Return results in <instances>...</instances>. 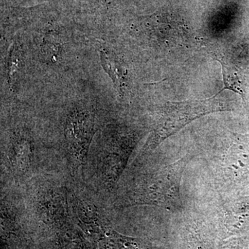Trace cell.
<instances>
[{"instance_id": "cell-1", "label": "cell", "mask_w": 249, "mask_h": 249, "mask_svg": "<svg viewBox=\"0 0 249 249\" xmlns=\"http://www.w3.org/2000/svg\"><path fill=\"white\" fill-rule=\"evenodd\" d=\"M221 92L204 100L165 103L145 145L147 150H154L160 142L201 116L230 109L227 101L219 96Z\"/></svg>"}, {"instance_id": "cell-2", "label": "cell", "mask_w": 249, "mask_h": 249, "mask_svg": "<svg viewBox=\"0 0 249 249\" xmlns=\"http://www.w3.org/2000/svg\"><path fill=\"white\" fill-rule=\"evenodd\" d=\"M183 166L181 160L165 167L152 178L139 197L141 204L156 205L175 212L181 209V180Z\"/></svg>"}, {"instance_id": "cell-3", "label": "cell", "mask_w": 249, "mask_h": 249, "mask_svg": "<svg viewBox=\"0 0 249 249\" xmlns=\"http://www.w3.org/2000/svg\"><path fill=\"white\" fill-rule=\"evenodd\" d=\"M225 226L232 233H240L249 229V197L233 201L226 209Z\"/></svg>"}, {"instance_id": "cell-4", "label": "cell", "mask_w": 249, "mask_h": 249, "mask_svg": "<svg viewBox=\"0 0 249 249\" xmlns=\"http://www.w3.org/2000/svg\"><path fill=\"white\" fill-rule=\"evenodd\" d=\"M216 59L220 62L222 68L224 86L220 91H224V89L231 90L237 94H240L243 98L244 101H245V83L240 73L235 67L227 62L225 58Z\"/></svg>"}, {"instance_id": "cell-5", "label": "cell", "mask_w": 249, "mask_h": 249, "mask_svg": "<svg viewBox=\"0 0 249 249\" xmlns=\"http://www.w3.org/2000/svg\"><path fill=\"white\" fill-rule=\"evenodd\" d=\"M101 60L105 71L107 72V74L110 77L113 83L115 84L119 91H121V86H122V83H121L122 76H121L120 70L118 68L115 62L113 61L109 58V55L103 51H101Z\"/></svg>"}, {"instance_id": "cell-6", "label": "cell", "mask_w": 249, "mask_h": 249, "mask_svg": "<svg viewBox=\"0 0 249 249\" xmlns=\"http://www.w3.org/2000/svg\"><path fill=\"white\" fill-rule=\"evenodd\" d=\"M19 64V53L17 49L14 48L10 53L9 62V77L10 82L14 80L15 74L17 71Z\"/></svg>"}, {"instance_id": "cell-7", "label": "cell", "mask_w": 249, "mask_h": 249, "mask_svg": "<svg viewBox=\"0 0 249 249\" xmlns=\"http://www.w3.org/2000/svg\"><path fill=\"white\" fill-rule=\"evenodd\" d=\"M224 249H249V245L247 240L243 239H236L230 241L224 246Z\"/></svg>"}]
</instances>
